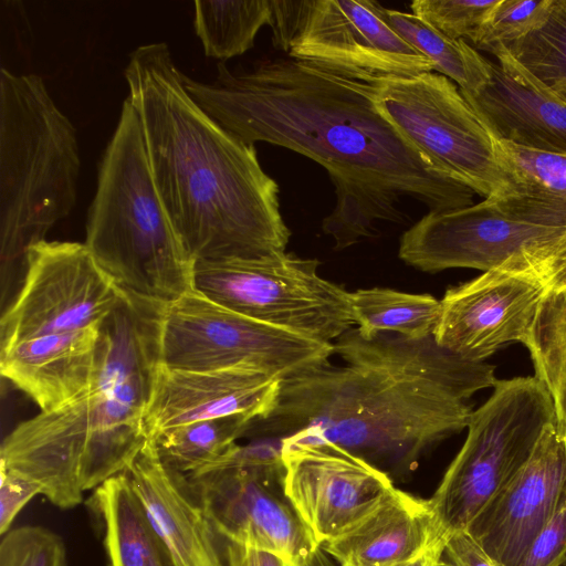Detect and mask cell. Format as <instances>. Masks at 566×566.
<instances>
[{"label":"cell","mask_w":566,"mask_h":566,"mask_svg":"<svg viewBox=\"0 0 566 566\" xmlns=\"http://www.w3.org/2000/svg\"><path fill=\"white\" fill-rule=\"evenodd\" d=\"M198 105L247 144L264 142L326 169L336 205L324 233L344 250L403 223L402 197L429 211L474 203V190L441 171L381 114L373 82L352 80L301 60L263 59L249 69L217 65L212 83L185 75Z\"/></svg>","instance_id":"cell-1"},{"label":"cell","mask_w":566,"mask_h":566,"mask_svg":"<svg viewBox=\"0 0 566 566\" xmlns=\"http://www.w3.org/2000/svg\"><path fill=\"white\" fill-rule=\"evenodd\" d=\"M333 346L345 364L283 379L274 407L253 419L244 437L334 443L394 481L467 428L473 412L468 400L499 380L494 366L465 360L433 336L364 337L350 327Z\"/></svg>","instance_id":"cell-2"},{"label":"cell","mask_w":566,"mask_h":566,"mask_svg":"<svg viewBox=\"0 0 566 566\" xmlns=\"http://www.w3.org/2000/svg\"><path fill=\"white\" fill-rule=\"evenodd\" d=\"M124 75L153 179L192 261L284 253L291 231L281 213L279 185L261 167L254 145L191 97L169 46H138Z\"/></svg>","instance_id":"cell-3"},{"label":"cell","mask_w":566,"mask_h":566,"mask_svg":"<svg viewBox=\"0 0 566 566\" xmlns=\"http://www.w3.org/2000/svg\"><path fill=\"white\" fill-rule=\"evenodd\" d=\"M98 324L95 374L67 405L18 424L1 465L35 484L61 509L124 472L149 440L144 418L161 361L165 303L122 289Z\"/></svg>","instance_id":"cell-4"},{"label":"cell","mask_w":566,"mask_h":566,"mask_svg":"<svg viewBox=\"0 0 566 566\" xmlns=\"http://www.w3.org/2000/svg\"><path fill=\"white\" fill-rule=\"evenodd\" d=\"M76 129L41 76L0 71V264L2 296L25 273L30 249L76 202Z\"/></svg>","instance_id":"cell-5"},{"label":"cell","mask_w":566,"mask_h":566,"mask_svg":"<svg viewBox=\"0 0 566 566\" xmlns=\"http://www.w3.org/2000/svg\"><path fill=\"white\" fill-rule=\"evenodd\" d=\"M84 243L119 287L137 295L167 304L193 290L195 262L160 199L128 97L98 165Z\"/></svg>","instance_id":"cell-6"},{"label":"cell","mask_w":566,"mask_h":566,"mask_svg":"<svg viewBox=\"0 0 566 566\" xmlns=\"http://www.w3.org/2000/svg\"><path fill=\"white\" fill-rule=\"evenodd\" d=\"M554 421L553 400L535 376L497 380L491 397L472 412L465 441L429 499L442 528L465 531Z\"/></svg>","instance_id":"cell-7"},{"label":"cell","mask_w":566,"mask_h":566,"mask_svg":"<svg viewBox=\"0 0 566 566\" xmlns=\"http://www.w3.org/2000/svg\"><path fill=\"white\" fill-rule=\"evenodd\" d=\"M565 232V203L515 188L464 208L429 211L403 232L398 254L424 272L511 270Z\"/></svg>","instance_id":"cell-8"},{"label":"cell","mask_w":566,"mask_h":566,"mask_svg":"<svg viewBox=\"0 0 566 566\" xmlns=\"http://www.w3.org/2000/svg\"><path fill=\"white\" fill-rule=\"evenodd\" d=\"M373 84L381 114L441 171L484 199L515 189L497 139L451 80L424 72Z\"/></svg>","instance_id":"cell-9"},{"label":"cell","mask_w":566,"mask_h":566,"mask_svg":"<svg viewBox=\"0 0 566 566\" xmlns=\"http://www.w3.org/2000/svg\"><path fill=\"white\" fill-rule=\"evenodd\" d=\"M316 259L281 253L262 259L195 262L193 290L255 321L325 343L353 327L349 292L318 274Z\"/></svg>","instance_id":"cell-10"},{"label":"cell","mask_w":566,"mask_h":566,"mask_svg":"<svg viewBox=\"0 0 566 566\" xmlns=\"http://www.w3.org/2000/svg\"><path fill=\"white\" fill-rule=\"evenodd\" d=\"M187 476L222 542L272 552L298 566L321 548L286 496L281 446L237 443Z\"/></svg>","instance_id":"cell-11"},{"label":"cell","mask_w":566,"mask_h":566,"mask_svg":"<svg viewBox=\"0 0 566 566\" xmlns=\"http://www.w3.org/2000/svg\"><path fill=\"white\" fill-rule=\"evenodd\" d=\"M319 342L226 308L191 290L165 306L161 361L168 369L251 368L285 379L328 363Z\"/></svg>","instance_id":"cell-12"},{"label":"cell","mask_w":566,"mask_h":566,"mask_svg":"<svg viewBox=\"0 0 566 566\" xmlns=\"http://www.w3.org/2000/svg\"><path fill=\"white\" fill-rule=\"evenodd\" d=\"M120 295L85 243L45 240L30 249L20 290L2 314L1 348L96 326Z\"/></svg>","instance_id":"cell-13"},{"label":"cell","mask_w":566,"mask_h":566,"mask_svg":"<svg viewBox=\"0 0 566 566\" xmlns=\"http://www.w3.org/2000/svg\"><path fill=\"white\" fill-rule=\"evenodd\" d=\"M287 56L364 82L433 72L371 0H313Z\"/></svg>","instance_id":"cell-14"},{"label":"cell","mask_w":566,"mask_h":566,"mask_svg":"<svg viewBox=\"0 0 566 566\" xmlns=\"http://www.w3.org/2000/svg\"><path fill=\"white\" fill-rule=\"evenodd\" d=\"M280 446L286 496L319 547L395 489L385 472L337 444Z\"/></svg>","instance_id":"cell-15"},{"label":"cell","mask_w":566,"mask_h":566,"mask_svg":"<svg viewBox=\"0 0 566 566\" xmlns=\"http://www.w3.org/2000/svg\"><path fill=\"white\" fill-rule=\"evenodd\" d=\"M546 292L523 271L483 272L444 293L433 337L452 354L482 363L503 345L525 342Z\"/></svg>","instance_id":"cell-16"},{"label":"cell","mask_w":566,"mask_h":566,"mask_svg":"<svg viewBox=\"0 0 566 566\" xmlns=\"http://www.w3.org/2000/svg\"><path fill=\"white\" fill-rule=\"evenodd\" d=\"M565 495L566 434L554 421L544 429L528 460L465 532L492 559L518 566Z\"/></svg>","instance_id":"cell-17"},{"label":"cell","mask_w":566,"mask_h":566,"mask_svg":"<svg viewBox=\"0 0 566 566\" xmlns=\"http://www.w3.org/2000/svg\"><path fill=\"white\" fill-rule=\"evenodd\" d=\"M492 54L488 81L475 93L461 92L478 116L499 142L566 154V103L505 46Z\"/></svg>","instance_id":"cell-18"},{"label":"cell","mask_w":566,"mask_h":566,"mask_svg":"<svg viewBox=\"0 0 566 566\" xmlns=\"http://www.w3.org/2000/svg\"><path fill=\"white\" fill-rule=\"evenodd\" d=\"M281 381L251 368L189 371L161 366L144 418L148 438L201 420L263 417L274 407Z\"/></svg>","instance_id":"cell-19"},{"label":"cell","mask_w":566,"mask_h":566,"mask_svg":"<svg viewBox=\"0 0 566 566\" xmlns=\"http://www.w3.org/2000/svg\"><path fill=\"white\" fill-rule=\"evenodd\" d=\"M124 473L175 566H227L190 480L160 459L153 439Z\"/></svg>","instance_id":"cell-20"},{"label":"cell","mask_w":566,"mask_h":566,"mask_svg":"<svg viewBox=\"0 0 566 566\" xmlns=\"http://www.w3.org/2000/svg\"><path fill=\"white\" fill-rule=\"evenodd\" d=\"M448 535L429 499L395 488L370 512L321 548L337 566H397Z\"/></svg>","instance_id":"cell-21"},{"label":"cell","mask_w":566,"mask_h":566,"mask_svg":"<svg viewBox=\"0 0 566 566\" xmlns=\"http://www.w3.org/2000/svg\"><path fill=\"white\" fill-rule=\"evenodd\" d=\"M98 325L28 338L1 348V375L27 394L41 412L84 394L94 377Z\"/></svg>","instance_id":"cell-22"},{"label":"cell","mask_w":566,"mask_h":566,"mask_svg":"<svg viewBox=\"0 0 566 566\" xmlns=\"http://www.w3.org/2000/svg\"><path fill=\"white\" fill-rule=\"evenodd\" d=\"M90 505L103 524L108 566H175L124 472L97 486Z\"/></svg>","instance_id":"cell-23"},{"label":"cell","mask_w":566,"mask_h":566,"mask_svg":"<svg viewBox=\"0 0 566 566\" xmlns=\"http://www.w3.org/2000/svg\"><path fill=\"white\" fill-rule=\"evenodd\" d=\"M354 323L364 337L390 332L420 339L434 335L441 302L430 294H412L386 287L349 292Z\"/></svg>","instance_id":"cell-24"},{"label":"cell","mask_w":566,"mask_h":566,"mask_svg":"<svg viewBox=\"0 0 566 566\" xmlns=\"http://www.w3.org/2000/svg\"><path fill=\"white\" fill-rule=\"evenodd\" d=\"M385 17L405 41L432 63L433 71L455 83L462 93H475L488 81L490 61L465 40L444 35L413 13L385 8Z\"/></svg>","instance_id":"cell-25"},{"label":"cell","mask_w":566,"mask_h":566,"mask_svg":"<svg viewBox=\"0 0 566 566\" xmlns=\"http://www.w3.org/2000/svg\"><path fill=\"white\" fill-rule=\"evenodd\" d=\"M270 14L269 0H196L195 30L206 55L224 61L254 45Z\"/></svg>","instance_id":"cell-26"},{"label":"cell","mask_w":566,"mask_h":566,"mask_svg":"<svg viewBox=\"0 0 566 566\" xmlns=\"http://www.w3.org/2000/svg\"><path fill=\"white\" fill-rule=\"evenodd\" d=\"M523 344L553 400L557 428L566 434V291L545 293Z\"/></svg>","instance_id":"cell-27"},{"label":"cell","mask_w":566,"mask_h":566,"mask_svg":"<svg viewBox=\"0 0 566 566\" xmlns=\"http://www.w3.org/2000/svg\"><path fill=\"white\" fill-rule=\"evenodd\" d=\"M249 415L201 420L167 430L153 440L160 459L172 469L193 474L221 459L244 437Z\"/></svg>","instance_id":"cell-28"},{"label":"cell","mask_w":566,"mask_h":566,"mask_svg":"<svg viewBox=\"0 0 566 566\" xmlns=\"http://www.w3.org/2000/svg\"><path fill=\"white\" fill-rule=\"evenodd\" d=\"M531 74L551 88L566 83V0H554L545 21L505 46Z\"/></svg>","instance_id":"cell-29"},{"label":"cell","mask_w":566,"mask_h":566,"mask_svg":"<svg viewBox=\"0 0 566 566\" xmlns=\"http://www.w3.org/2000/svg\"><path fill=\"white\" fill-rule=\"evenodd\" d=\"M497 143L515 188L566 205V154Z\"/></svg>","instance_id":"cell-30"},{"label":"cell","mask_w":566,"mask_h":566,"mask_svg":"<svg viewBox=\"0 0 566 566\" xmlns=\"http://www.w3.org/2000/svg\"><path fill=\"white\" fill-rule=\"evenodd\" d=\"M554 0H499L474 48L493 53L524 38L547 18Z\"/></svg>","instance_id":"cell-31"},{"label":"cell","mask_w":566,"mask_h":566,"mask_svg":"<svg viewBox=\"0 0 566 566\" xmlns=\"http://www.w3.org/2000/svg\"><path fill=\"white\" fill-rule=\"evenodd\" d=\"M499 0H415V15L444 35L475 41Z\"/></svg>","instance_id":"cell-32"},{"label":"cell","mask_w":566,"mask_h":566,"mask_svg":"<svg viewBox=\"0 0 566 566\" xmlns=\"http://www.w3.org/2000/svg\"><path fill=\"white\" fill-rule=\"evenodd\" d=\"M0 566H67L63 539L38 525L10 528L0 543Z\"/></svg>","instance_id":"cell-33"},{"label":"cell","mask_w":566,"mask_h":566,"mask_svg":"<svg viewBox=\"0 0 566 566\" xmlns=\"http://www.w3.org/2000/svg\"><path fill=\"white\" fill-rule=\"evenodd\" d=\"M566 562V495L535 536L518 566H562Z\"/></svg>","instance_id":"cell-34"},{"label":"cell","mask_w":566,"mask_h":566,"mask_svg":"<svg viewBox=\"0 0 566 566\" xmlns=\"http://www.w3.org/2000/svg\"><path fill=\"white\" fill-rule=\"evenodd\" d=\"M512 271L535 275L547 291H566V232L525 255Z\"/></svg>","instance_id":"cell-35"},{"label":"cell","mask_w":566,"mask_h":566,"mask_svg":"<svg viewBox=\"0 0 566 566\" xmlns=\"http://www.w3.org/2000/svg\"><path fill=\"white\" fill-rule=\"evenodd\" d=\"M272 42L275 49L289 52L291 43L302 30L313 0H269Z\"/></svg>","instance_id":"cell-36"},{"label":"cell","mask_w":566,"mask_h":566,"mask_svg":"<svg viewBox=\"0 0 566 566\" xmlns=\"http://www.w3.org/2000/svg\"><path fill=\"white\" fill-rule=\"evenodd\" d=\"M0 533L6 534L20 511L40 490L30 481L0 469Z\"/></svg>","instance_id":"cell-37"},{"label":"cell","mask_w":566,"mask_h":566,"mask_svg":"<svg viewBox=\"0 0 566 566\" xmlns=\"http://www.w3.org/2000/svg\"><path fill=\"white\" fill-rule=\"evenodd\" d=\"M440 563L442 566H503L492 559L465 531L450 534Z\"/></svg>","instance_id":"cell-38"},{"label":"cell","mask_w":566,"mask_h":566,"mask_svg":"<svg viewBox=\"0 0 566 566\" xmlns=\"http://www.w3.org/2000/svg\"><path fill=\"white\" fill-rule=\"evenodd\" d=\"M227 566H298L282 555L222 542Z\"/></svg>","instance_id":"cell-39"},{"label":"cell","mask_w":566,"mask_h":566,"mask_svg":"<svg viewBox=\"0 0 566 566\" xmlns=\"http://www.w3.org/2000/svg\"><path fill=\"white\" fill-rule=\"evenodd\" d=\"M449 536L438 538L419 556L397 566H438Z\"/></svg>","instance_id":"cell-40"},{"label":"cell","mask_w":566,"mask_h":566,"mask_svg":"<svg viewBox=\"0 0 566 566\" xmlns=\"http://www.w3.org/2000/svg\"><path fill=\"white\" fill-rule=\"evenodd\" d=\"M331 557H326L322 548H318L305 563L301 566H337L332 563Z\"/></svg>","instance_id":"cell-41"},{"label":"cell","mask_w":566,"mask_h":566,"mask_svg":"<svg viewBox=\"0 0 566 566\" xmlns=\"http://www.w3.org/2000/svg\"><path fill=\"white\" fill-rule=\"evenodd\" d=\"M552 90L566 103V83L554 86Z\"/></svg>","instance_id":"cell-42"},{"label":"cell","mask_w":566,"mask_h":566,"mask_svg":"<svg viewBox=\"0 0 566 566\" xmlns=\"http://www.w3.org/2000/svg\"><path fill=\"white\" fill-rule=\"evenodd\" d=\"M441 560V559H440ZM438 566H442V564L440 563Z\"/></svg>","instance_id":"cell-43"}]
</instances>
